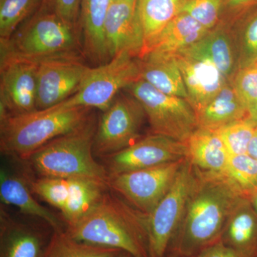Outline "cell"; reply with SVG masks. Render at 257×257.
Segmentation results:
<instances>
[{"mask_svg":"<svg viewBox=\"0 0 257 257\" xmlns=\"http://www.w3.org/2000/svg\"><path fill=\"white\" fill-rule=\"evenodd\" d=\"M86 107H52L0 119L2 154L25 162L34 152L72 131L90 116Z\"/></svg>","mask_w":257,"mask_h":257,"instance_id":"5b68a950","label":"cell"},{"mask_svg":"<svg viewBox=\"0 0 257 257\" xmlns=\"http://www.w3.org/2000/svg\"><path fill=\"white\" fill-rule=\"evenodd\" d=\"M0 199L1 204L14 206L24 214L39 218L50 225L54 231L65 230L63 219L42 206L33 197L23 174L15 175L5 167H1Z\"/></svg>","mask_w":257,"mask_h":257,"instance_id":"ac0fdd59","label":"cell"},{"mask_svg":"<svg viewBox=\"0 0 257 257\" xmlns=\"http://www.w3.org/2000/svg\"><path fill=\"white\" fill-rule=\"evenodd\" d=\"M256 64H257V62H256Z\"/></svg>","mask_w":257,"mask_h":257,"instance_id":"ee69618b","label":"cell"},{"mask_svg":"<svg viewBox=\"0 0 257 257\" xmlns=\"http://www.w3.org/2000/svg\"><path fill=\"white\" fill-rule=\"evenodd\" d=\"M112 1H116V0H111V2Z\"/></svg>","mask_w":257,"mask_h":257,"instance_id":"7bdbcfd3","label":"cell"},{"mask_svg":"<svg viewBox=\"0 0 257 257\" xmlns=\"http://www.w3.org/2000/svg\"><path fill=\"white\" fill-rule=\"evenodd\" d=\"M198 127L218 130L248 117V110L241 104L229 83L223 87L202 111L197 114Z\"/></svg>","mask_w":257,"mask_h":257,"instance_id":"d4e9b609","label":"cell"},{"mask_svg":"<svg viewBox=\"0 0 257 257\" xmlns=\"http://www.w3.org/2000/svg\"><path fill=\"white\" fill-rule=\"evenodd\" d=\"M187 160L204 172L223 174L229 154L216 130L198 127L186 143Z\"/></svg>","mask_w":257,"mask_h":257,"instance_id":"44dd1931","label":"cell"},{"mask_svg":"<svg viewBox=\"0 0 257 257\" xmlns=\"http://www.w3.org/2000/svg\"><path fill=\"white\" fill-rule=\"evenodd\" d=\"M66 23L78 28L82 0H44Z\"/></svg>","mask_w":257,"mask_h":257,"instance_id":"e575fe53","label":"cell"},{"mask_svg":"<svg viewBox=\"0 0 257 257\" xmlns=\"http://www.w3.org/2000/svg\"><path fill=\"white\" fill-rule=\"evenodd\" d=\"M194 257H247L221 241L213 243Z\"/></svg>","mask_w":257,"mask_h":257,"instance_id":"8d00e7d4","label":"cell"},{"mask_svg":"<svg viewBox=\"0 0 257 257\" xmlns=\"http://www.w3.org/2000/svg\"><path fill=\"white\" fill-rule=\"evenodd\" d=\"M140 79L138 57L128 53L119 54L106 63L90 68L78 91L54 107L80 106L96 108L104 111L111 105L120 91Z\"/></svg>","mask_w":257,"mask_h":257,"instance_id":"52a82bcc","label":"cell"},{"mask_svg":"<svg viewBox=\"0 0 257 257\" xmlns=\"http://www.w3.org/2000/svg\"><path fill=\"white\" fill-rule=\"evenodd\" d=\"M247 155L257 160V127L248 145Z\"/></svg>","mask_w":257,"mask_h":257,"instance_id":"74e56055","label":"cell"},{"mask_svg":"<svg viewBox=\"0 0 257 257\" xmlns=\"http://www.w3.org/2000/svg\"><path fill=\"white\" fill-rule=\"evenodd\" d=\"M138 60L141 79L160 92L187 100L188 95L175 56L147 53Z\"/></svg>","mask_w":257,"mask_h":257,"instance_id":"ffe728a7","label":"cell"},{"mask_svg":"<svg viewBox=\"0 0 257 257\" xmlns=\"http://www.w3.org/2000/svg\"><path fill=\"white\" fill-rule=\"evenodd\" d=\"M69 182L68 199L60 211L65 228L92 210L109 190L106 182L98 179L72 178Z\"/></svg>","mask_w":257,"mask_h":257,"instance_id":"cb8c5ba5","label":"cell"},{"mask_svg":"<svg viewBox=\"0 0 257 257\" xmlns=\"http://www.w3.org/2000/svg\"><path fill=\"white\" fill-rule=\"evenodd\" d=\"M117 257H134L133 255L130 254V253L126 252V251H121L120 254Z\"/></svg>","mask_w":257,"mask_h":257,"instance_id":"60d3db41","label":"cell"},{"mask_svg":"<svg viewBox=\"0 0 257 257\" xmlns=\"http://www.w3.org/2000/svg\"><path fill=\"white\" fill-rule=\"evenodd\" d=\"M256 8L257 0H224L220 22L231 26L243 15Z\"/></svg>","mask_w":257,"mask_h":257,"instance_id":"d590c367","label":"cell"},{"mask_svg":"<svg viewBox=\"0 0 257 257\" xmlns=\"http://www.w3.org/2000/svg\"><path fill=\"white\" fill-rule=\"evenodd\" d=\"M209 61L231 84L239 70L237 52L231 27L219 23L195 44L180 51Z\"/></svg>","mask_w":257,"mask_h":257,"instance_id":"e0dca14e","label":"cell"},{"mask_svg":"<svg viewBox=\"0 0 257 257\" xmlns=\"http://www.w3.org/2000/svg\"><path fill=\"white\" fill-rule=\"evenodd\" d=\"M187 90V101L197 114L228 84L214 64L184 52L174 55Z\"/></svg>","mask_w":257,"mask_h":257,"instance_id":"2e32d148","label":"cell"},{"mask_svg":"<svg viewBox=\"0 0 257 257\" xmlns=\"http://www.w3.org/2000/svg\"><path fill=\"white\" fill-rule=\"evenodd\" d=\"M250 202H251V205L255 209V211L257 212V190L255 192L254 194H253L252 197L250 199Z\"/></svg>","mask_w":257,"mask_h":257,"instance_id":"ab89813d","label":"cell"},{"mask_svg":"<svg viewBox=\"0 0 257 257\" xmlns=\"http://www.w3.org/2000/svg\"><path fill=\"white\" fill-rule=\"evenodd\" d=\"M224 0H187L182 13L190 15L209 30L221 21Z\"/></svg>","mask_w":257,"mask_h":257,"instance_id":"d6a6232c","label":"cell"},{"mask_svg":"<svg viewBox=\"0 0 257 257\" xmlns=\"http://www.w3.org/2000/svg\"><path fill=\"white\" fill-rule=\"evenodd\" d=\"M248 118L257 125V101L248 108Z\"/></svg>","mask_w":257,"mask_h":257,"instance_id":"f35d334b","label":"cell"},{"mask_svg":"<svg viewBox=\"0 0 257 257\" xmlns=\"http://www.w3.org/2000/svg\"><path fill=\"white\" fill-rule=\"evenodd\" d=\"M220 241L247 257H257V212L243 199L229 217Z\"/></svg>","mask_w":257,"mask_h":257,"instance_id":"603a6c76","label":"cell"},{"mask_svg":"<svg viewBox=\"0 0 257 257\" xmlns=\"http://www.w3.org/2000/svg\"><path fill=\"white\" fill-rule=\"evenodd\" d=\"M208 31L190 15L181 13L164 28L140 57L147 53L175 55L199 41Z\"/></svg>","mask_w":257,"mask_h":257,"instance_id":"7402d4cb","label":"cell"},{"mask_svg":"<svg viewBox=\"0 0 257 257\" xmlns=\"http://www.w3.org/2000/svg\"><path fill=\"white\" fill-rule=\"evenodd\" d=\"M23 175L33 194L62 211L69 197V179L38 177L32 178L31 175L25 170Z\"/></svg>","mask_w":257,"mask_h":257,"instance_id":"4dcf8cb0","label":"cell"},{"mask_svg":"<svg viewBox=\"0 0 257 257\" xmlns=\"http://www.w3.org/2000/svg\"><path fill=\"white\" fill-rule=\"evenodd\" d=\"M243 199L221 174L198 169L197 182L167 255L196 256L220 241L230 216Z\"/></svg>","mask_w":257,"mask_h":257,"instance_id":"6da1fadb","label":"cell"},{"mask_svg":"<svg viewBox=\"0 0 257 257\" xmlns=\"http://www.w3.org/2000/svg\"><path fill=\"white\" fill-rule=\"evenodd\" d=\"M38 66L33 61L1 59L0 119L37 110Z\"/></svg>","mask_w":257,"mask_h":257,"instance_id":"7c38bea8","label":"cell"},{"mask_svg":"<svg viewBox=\"0 0 257 257\" xmlns=\"http://www.w3.org/2000/svg\"><path fill=\"white\" fill-rule=\"evenodd\" d=\"M221 175L246 199L250 200L257 190V160L247 154L230 156Z\"/></svg>","mask_w":257,"mask_h":257,"instance_id":"f1b7e54d","label":"cell"},{"mask_svg":"<svg viewBox=\"0 0 257 257\" xmlns=\"http://www.w3.org/2000/svg\"><path fill=\"white\" fill-rule=\"evenodd\" d=\"M230 84L248 110L257 101V64L239 69Z\"/></svg>","mask_w":257,"mask_h":257,"instance_id":"836d02e7","label":"cell"},{"mask_svg":"<svg viewBox=\"0 0 257 257\" xmlns=\"http://www.w3.org/2000/svg\"><path fill=\"white\" fill-rule=\"evenodd\" d=\"M186 159L110 175L108 187L137 211L150 214L170 191Z\"/></svg>","mask_w":257,"mask_h":257,"instance_id":"9c48e42d","label":"cell"},{"mask_svg":"<svg viewBox=\"0 0 257 257\" xmlns=\"http://www.w3.org/2000/svg\"><path fill=\"white\" fill-rule=\"evenodd\" d=\"M111 0H82L79 25L82 30L83 52L101 64L111 60L105 37V23Z\"/></svg>","mask_w":257,"mask_h":257,"instance_id":"d6986e66","label":"cell"},{"mask_svg":"<svg viewBox=\"0 0 257 257\" xmlns=\"http://www.w3.org/2000/svg\"><path fill=\"white\" fill-rule=\"evenodd\" d=\"M126 89L143 106L152 134L186 143L198 128L197 113L187 99L160 92L143 79Z\"/></svg>","mask_w":257,"mask_h":257,"instance_id":"ba28073f","label":"cell"},{"mask_svg":"<svg viewBox=\"0 0 257 257\" xmlns=\"http://www.w3.org/2000/svg\"><path fill=\"white\" fill-rule=\"evenodd\" d=\"M121 251L77 241L62 230L54 231L44 257H117Z\"/></svg>","mask_w":257,"mask_h":257,"instance_id":"4316f807","label":"cell"},{"mask_svg":"<svg viewBox=\"0 0 257 257\" xmlns=\"http://www.w3.org/2000/svg\"><path fill=\"white\" fill-rule=\"evenodd\" d=\"M131 96L115 98L97 123L94 154L103 159L122 151L140 139L147 117L140 101Z\"/></svg>","mask_w":257,"mask_h":257,"instance_id":"30bf717a","label":"cell"},{"mask_svg":"<svg viewBox=\"0 0 257 257\" xmlns=\"http://www.w3.org/2000/svg\"><path fill=\"white\" fill-rule=\"evenodd\" d=\"M237 52L239 69L257 62V8L248 12L231 26Z\"/></svg>","mask_w":257,"mask_h":257,"instance_id":"83f0119b","label":"cell"},{"mask_svg":"<svg viewBox=\"0 0 257 257\" xmlns=\"http://www.w3.org/2000/svg\"><path fill=\"white\" fill-rule=\"evenodd\" d=\"M257 125L248 118L238 120L216 130L230 156L246 155Z\"/></svg>","mask_w":257,"mask_h":257,"instance_id":"1f68e13d","label":"cell"},{"mask_svg":"<svg viewBox=\"0 0 257 257\" xmlns=\"http://www.w3.org/2000/svg\"><path fill=\"white\" fill-rule=\"evenodd\" d=\"M187 157L186 143L152 134L140 139L122 151L104 157V167L110 175L150 168Z\"/></svg>","mask_w":257,"mask_h":257,"instance_id":"8fae6325","label":"cell"},{"mask_svg":"<svg viewBox=\"0 0 257 257\" xmlns=\"http://www.w3.org/2000/svg\"><path fill=\"white\" fill-rule=\"evenodd\" d=\"M54 230L25 222L0 207V257H44Z\"/></svg>","mask_w":257,"mask_h":257,"instance_id":"5bb4252c","label":"cell"},{"mask_svg":"<svg viewBox=\"0 0 257 257\" xmlns=\"http://www.w3.org/2000/svg\"><path fill=\"white\" fill-rule=\"evenodd\" d=\"M90 67L79 59L39 62L37 109L45 110L68 99L78 91Z\"/></svg>","mask_w":257,"mask_h":257,"instance_id":"4fadbf2b","label":"cell"},{"mask_svg":"<svg viewBox=\"0 0 257 257\" xmlns=\"http://www.w3.org/2000/svg\"><path fill=\"white\" fill-rule=\"evenodd\" d=\"M166 257H175V256H171V255H167V256H166ZM178 257H194V256H178Z\"/></svg>","mask_w":257,"mask_h":257,"instance_id":"b9f144b4","label":"cell"},{"mask_svg":"<svg viewBox=\"0 0 257 257\" xmlns=\"http://www.w3.org/2000/svg\"><path fill=\"white\" fill-rule=\"evenodd\" d=\"M105 37L111 59L121 53L140 57L145 39L137 0H116L109 6L105 23Z\"/></svg>","mask_w":257,"mask_h":257,"instance_id":"9a60e30c","label":"cell"},{"mask_svg":"<svg viewBox=\"0 0 257 257\" xmlns=\"http://www.w3.org/2000/svg\"><path fill=\"white\" fill-rule=\"evenodd\" d=\"M97 121L91 114L72 131L39 149L23 162L38 177L89 178L108 184L109 174L94 159V141Z\"/></svg>","mask_w":257,"mask_h":257,"instance_id":"3957f363","label":"cell"},{"mask_svg":"<svg viewBox=\"0 0 257 257\" xmlns=\"http://www.w3.org/2000/svg\"><path fill=\"white\" fill-rule=\"evenodd\" d=\"M187 2V0H137L138 17L145 39V47L142 55L164 28L182 13Z\"/></svg>","mask_w":257,"mask_h":257,"instance_id":"484cf974","label":"cell"},{"mask_svg":"<svg viewBox=\"0 0 257 257\" xmlns=\"http://www.w3.org/2000/svg\"><path fill=\"white\" fill-rule=\"evenodd\" d=\"M44 0H0V44L10 40L22 24L35 14Z\"/></svg>","mask_w":257,"mask_h":257,"instance_id":"f546056e","label":"cell"},{"mask_svg":"<svg viewBox=\"0 0 257 257\" xmlns=\"http://www.w3.org/2000/svg\"><path fill=\"white\" fill-rule=\"evenodd\" d=\"M65 231L77 241L118 248L134 257H148L144 214L110 189L100 202Z\"/></svg>","mask_w":257,"mask_h":257,"instance_id":"7a4b0ae2","label":"cell"},{"mask_svg":"<svg viewBox=\"0 0 257 257\" xmlns=\"http://www.w3.org/2000/svg\"><path fill=\"white\" fill-rule=\"evenodd\" d=\"M197 177L198 169L186 159L170 191L150 214H144L148 257H166Z\"/></svg>","mask_w":257,"mask_h":257,"instance_id":"8992f818","label":"cell"},{"mask_svg":"<svg viewBox=\"0 0 257 257\" xmlns=\"http://www.w3.org/2000/svg\"><path fill=\"white\" fill-rule=\"evenodd\" d=\"M77 28L66 23L45 3L1 45V59L40 62L58 59L82 60Z\"/></svg>","mask_w":257,"mask_h":257,"instance_id":"277c9868","label":"cell"}]
</instances>
